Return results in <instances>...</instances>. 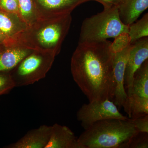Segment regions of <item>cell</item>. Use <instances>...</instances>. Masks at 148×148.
I'll return each instance as SVG.
<instances>
[{"mask_svg": "<svg viewBox=\"0 0 148 148\" xmlns=\"http://www.w3.org/2000/svg\"><path fill=\"white\" fill-rule=\"evenodd\" d=\"M130 119L138 132L148 133V115L135 119Z\"/></svg>", "mask_w": 148, "mask_h": 148, "instance_id": "7402d4cb", "label": "cell"}, {"mask_svg": "<svg viewBox=\"0 0 148 148\" xmlns=\"http://www.w3.org/2000/svg\"><path fill=\"white\" fill-rule=\"evenodd\" d=\"M0 10H1V8H0Z\"/></svg>", "mask_w": 148, "mask_h": 148, "instance_id": "d4e9b609", "label": "cell"}, {"mask_svg": "<svg viewBox=\"0 0 148 148\" xmlns=\"http://www.w3.org/2000/svg\"><path fill=\"white\" fill-rule=\"evenodd\" d=\"M39 18L46 19L71 14L77 7L90 0H33Z\"/></svg>", "mask_w": 148, "mask_h": 148, "instance_id": "30bf717a", "label": "cell"}, {"mask_svg": "<svg viewBox=\"0 0 148 148\" xmlns=\"http://www.w3.org/2000/svg\"><path fill=\"white\" fill-rule=\"evenodd\" d=\"M55 57L52 53L33 50L9 71L15 87L32 84L44 78Z\"/></svg>", "mask_w": 148, "mask_h": 148, "instance_id": "5b68a950", "label": "cell"}, {"mask_svg": "<svg viewBox=\"0 0 148 148\" xmlns=\"http://www.w3.org/2000/svg\"><path fill=\"white\" fill-rule=\"evenodd\" d=\"M45 148H80L77 138L69 127L55 123L52 126Z\"/></svg>", "mask_w": 148, "mask_h": 148, "instance_id": "4fadbf2b", "label": "cell"}, {"mask_svg": "<svg viewBox=\"0 0 148 148\" xmlns=\"http://www.w3.org/2000/svg\"><path fill=\"white\" fill-rule=\"evenodd\" d=\"M0 8L7 12L19 14L18 2L16 0H0Z\"/></svg>", "mask_w": 148, "mask_h": 148, "instance_id": "44dd1931", "label": "cell"}, {"mask_svg": "<svg viewBox=\"0 0 148 148\" xmlns=\"http://www.w3.org/2000/svg\"><path fill=\"white\" fill-rule=\"evenodd\" d=\"M71 14L53 18H39L16 37L18 43L32 50L58 55L71 28Z\"/></svg>", "mask_w": 148, "mask_h": 148, "instance_id": "7a4b0ae2", "label": "cell"}, {"mask_svg": "<svg viewBox=\"0 0 148 148\" xmlns=\"http://www.w3.org/2000/svg\"><path fill=\"white\" fill-rule=\"evenodd\" d=\"M128 35L130 44H133L138 40L148 37V14H146L140 20L134 22L128 26Z\"/></svg>", "mask_w": 148, "mask_h": 148, "instance_id": "e0dca14e", "label": "cell"}, {"mask_svg": "<svg viewBox=\"0 0 148 148\" xmlns=\"http://www.w3.org/2000/svg\"><path fill=\"white\" fill-rule=\"evenodd\" d=\"M148 7V0H124L118 7L119 18L127 26L135 22Z\"/></svg>", "mask_w": 148, "mask_h": 148, "instance_id": "9a60e30c", "label": "cell"}, {"mask_svg": "<svg viewBox=\"0 0 148 148\" xmlns=\"http://www.w3.org/2000/svg\"><path fill=\"white\" fill-rule=\"evenodd\" d=\"M8 40H9V39L0 30V44L5 42Z\"/></svg>", "mask_w": 148, "mask_h": 148, "instance_id": "cb8c5ba5", "label": "cell"}, {"mask_svg": "<svg viewBox=\"0 0 148 148\" xmlns=\"http://www.w3.org/2000/svg\"><path fill=\"white\" fill-rule=\"evenodd\" d=\"M33 50L15 40L0 44V72L10 71Z\"/></svg>", "mask_w": 148, "mask_h": 148, "instance_id": "8fae6325", "label": "cell"}, {"mask_svg": "<svg viewBox=\"0 0 148 148\" xmlns=\"http://www.w3.org/2000/svg\"><path fill=\"white\" fill-rule=\"evenodd\" d=\"M27 27L19 14L0 10V30L9 39H16Z\"/></svg>", "mask_w": 148, "mask_h": 148, "instance_id": "5bb4252c", "label": "cell"}, {"mask_svg": "<svg viewBox=\"0 0 148 148\" xmlns=\"http://www.w3.org/2000/svg\"><path fill=\"white\" fill-rule=\"evenodd\" d=\"M16 1H17V0H16Z\"/></svg>", "mask_w": 148, "mask_h": 148, "instance_id": "484cf974", "label": "cell"}, {"mask_svg": "<svg viewBox=\"0 0 148 148\" xmlns=\"http://www.w3.org/2000/svg\"><path fill=\"white\" fill-rule=\"evenodd\" d=\"M19 15L27 26L39 19L33 0H17Z\"/></svg>", "mask_w": 148, "mask_h": 148, "instance_id": "2e32d148", "label": "cell"}, {"mask_svg": "<svg viewBox=\"0 0 148 148\" xmlns=\"http://www.w3.org/2000/svg\"><path fill=\"white\" fill-rule=\"evenodd\" d=\"M148 148V133L138 132L130 140L127 148Z\"/></svg>", "mask_w": 148, "mask_h": 148, "instance_id": "d6986e66", "label": "cell"}, {"mask_svg": "<svg viewBox=\"0 0 148 148\" xmlns=\"http://www.w3.org/2000/svg\"><path fill=\"white\" fill-rule=\"evenodd\" d=\"M111 44L108 40L78 43L72 55V76L89 102L107 99L113 101L114 53Z\"/></svg>", "mask_w": 148, "mask_h": 148, "instance_id": "6da1fadb", "label": "cell"}, {"mask_svg": "<svg viewBox=\"0 0 148 148\" xmlns=\"http://www.w3.org/2000/svg\"><path fill=\"white\" fill-rule=\"evenodd\" d=\"M131 47L132 44H130L121 50L114 53L113 58V76L114 84L113 101L119 110L123 108L127 114L128 96L124 86V73Z\"/></svg>", "mask_w": 148, "mask_h": 148, "instance_id": "ba28073f", "label": "cell"}, {"mask_svg": "<svg viewBox=\"0 0 148 148\" xmlns=\"http://www.w3.org/2000/svg\"><path fill=\"white\" fill-rule=\"evenodd\" d=\"M77 118L84 130L97 122L115 119L128 120L129 118L120 112L113 101L106 99L84 104L77 112Z\"/></svg>", "mask_w": 148, "mask_h": 148, "instance_id": "8992f818", "label": "cell"}, {"mask_svg": "<svg viewBox=\"0 0 148 148\" xmlns=\"http://www.w3.org/2000/svg\"><path fill=\"white\" fill-rule=\"evenodd\" d=\"M128 105L129 118L135 119L148 115V60L135 73Z\"/></svg>", "mask_w": 148, "mask_h": 148, "instance_id": "52a82bcc", "label": "cell"}, {"mask_svg": "<svg viewBox=\"0 0 148 148\" xmlns=\"http://www.w3.org/2000/svg\"><path fill=\"white\" fill-rule=\"evenodd\" d=\"M148 58V37L142 38L132 44L124 73V86L128 96V102L135 73Z\"/></svg>", "mask_w": 148, "mask_h": 148, "instance_id": "9c48e42d", "label": "cell"}, {"mask_svg": "<svg viewBox=\"0 0 148 148\" xmlns=\"http://www.w3.org/2000/svg\"><path fill=\"white\" fill-rule=\"evenodd\" d=\"M51 128L52 126L41 125L29 130L18 141L4 148H45L50 139Z\"/></svg>", "mask_w": 148, "mask_h": 148, "instance_id": "7c38bea8", "label": "cell"}, {"mask_svg": "<svg viewBox=\"0 0 148 148\" xmlns=\"http://www.w3.org/2000/svg\"><path fill=\"white\" fill-rule=\"evenodd\" d=\"M138 132L131 119H111L97 122L77 138L80 148H127Z\"/></svg>", "mask_w": 148, "mask_h": 148, "instance_id": "3957f363", "label": "cell"}, {"mask_svg": "<svg viewBox=\"0 0 148 148\" xmlns=\"http://www.w3.org/2000/svg\"><path fill=\"white\" fill-rule=\"evenodd\" d=\"M14 87L10 72H0V96L8 94Z\"/></svg>", "mask_w": 148, "mask_h": 148, "instance_id": "ac0fdd59", "label": "cell"}, {"mask_svg": "<svg viewBox=\"0 0 148 148\" xmlns=\"http://www.w3.org/2000/svg\"><path fill=\"white\" fill-rule=\"evenodd\" d=\"M130 44L128 34H123L115 38L114 42L111 44V49L114 53L119 51Z\"/></svg>", "mask_w": 148, "mask_h": 148, "instance_id": "ffe728a7", "label": "cell"}, {"mask_svg": "<svg viewBox=\"0 0 148 148\" xmlns=\"http://www.w3.org/2000/svg\"><path fill=\"white\" fill-rule=\"evenodd\" d=\"M128 26L119 18L118 7L104 9L84 19L81 29L78 43L99 42L128 34Z\"/></svg>", "mask_w": 148, "mask_h": 148, "instance_id": "277c9868", "label": "cell"}, {"mask_svg": "<svg viewBox=\"0 0 148 148\" xmlns=\"http://www.w3.org/2000/svg\"><path fill=\"white\" fill-rule=\"evenodd\" d=\"M95 1L101 3L104 6V9H110L119 6L124 0H90Z\"/></svg>", "mask_w": 148, "mask_h": 148, "instance_id": "603a6c76", "label": "cell"}]
</instances>
